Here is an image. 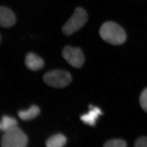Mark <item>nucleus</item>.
Segmentation results:
<instances>
[{
  "label": "nucleus",
  "instance_id": "obj_16",
  "mask_svg": "<svg viewBox=\"0 0 147 147\" xmlns=\"http://www.w3.org/2000/svg\"><path fill=\"white\" fill-rule=\"evenodd\" d=\"M1 35H0V42H1Z\"/></svg>",
  "mask_w": 147,
  "mask_h": 147
},
{
  "label": "nucleus",
  "instance_id": "obj_9",
  "mask_svg": "<svg viewBox=\"0 0 147 147\" xmlns=\"http://www.w3.org/2000/svg\"><path fill=\"white\" fill-rule=\"evenodd\" d=\"M40 110L36 105H32L28 110L20 111L18 113L20 118L24 121L33 119L40 114Z\"/></svg>",
  "mask_w": 147,
  "mask_h": 147
},
{
  "label": "nucleus",
  "instance_id": "obj_2",
  "mask_svg": "<svg viewBox=\"0 0 147 147\" xmlns=\"http://www.w3.org/2000/svg\"><path fill=\"white\" fill-rule=\"evenodd\" d=\"M28 143V138L17 126L4 132L1 145L3 147H25Z\"/></svg>",
  "mask_w": 147,
  "mask_h": 147
},
{
  "label": "nucleus",
  "instance_id": "obj_8",
  "mask_svg": "<svg viewBox=\"0 0 147 147\" xmlns=\"http://www.w3.org/2000/svg\"><path fill=\"white\" fill-rule=\"evenodd\" d=\"M25 64L29 69L32 71H37L42 69L44 62L42 58L33 53H29L25 57Z\"/></svg>",
  "mask_w": 147,
  "mask_h": 147
},
{
  "label": "nucleus",
  "instance_id": "obj_4",
  "mask_svg": "<svg viewBox=\"0 0 147 147\" xmlns=\"http://www.w3.org/2000/svg\"><path fill=\"white\" fill-rule=\"evenodd\" d=\"M44 82L50 87L56 88L65 87L69 84L72 80L70 74L63 70H54L44 75Z\"/></svg>",
  "mask_w": 147,
  "mask_h": 147
},
{
  "label": "nucleus",
  "instance_id": "obj_13",
  "mask_svg": "<svg viewBox=\"0 0 147 147\" xmlns=\"http://www.w3.org/2000/svg\"><path fill=\"white\" fill-rule=\"evenodd\" d=\"M140 103L143 111L147 113V88L143 90L140 94Z\"/></svg>",
  "mask_w": 147,
  "mask_h": 147
},
{
  "label": "nucleus",
  "instance_id": "obj_10",
  "mask_svg": "<svg viewBox=\"0 0 147 147\" xmlns=\"http://www.w3.org/2000/svg\"><path fill=\"white\" fill-rule=\"evenodd\" d=\"M67 143L65 136L61 134H57L50 137L46 142L47 147H62Z\"/></svg>",
  "mask_w": 147,
  "mask_h": 147
},
{
  "label": "nucleus",
  "instance_id": "obj_12",
  "mask_svg": "<svg viewBox=\"0 0 147 147\" xmlns=\"http://www.w3.org/2000/svg\"><path fill=\"white\" fill-rule=\"evenodd\" d=\"M127 146L126 142L121 139H113L108 140L104 145L105 147H126Z\"/></svg>",
  "mask_w": 147,
  "mask_h": 147
},
{
  "label": "nucleus",
  "instance_id": "obj_11",
  "mask_svg": "<svg viewBox=\"0 0 147 147\" xmlns=\"http://www.w3.org/2000/svg\"><path fill=\"white\" fill-rule=\"evenodd\" d=\"M18 122L14 118L7 116H3L1 122V129L5 132L17 126Z\"/></svg>",
  "mask_w": 147,
  "mask_h": 147
},
{
  "label": "nucleus",
  "instance_id": "obj_14",
  "mask_svg": "<svg viewBox=\"0 0 147 147\" xmlns=\"http://www.w3.org/2000/svg\"><path fill=\"white\" fill-rule=\"evenodd\" d=\"M134 146L136 147H147V137H142L136 140Z\"/></svg>",
  "mask_w": 147,
  "mask_h": 147
},
{
  "label": "nucleus",
  "instance_id": "obj_5",
  "mask_svg": "<svg viewBox=\"0 0 147 147\" xmlns=\"http://www.w3.org/2000/svg\"><path fill=\"white\" fill-rule=\"evenodd\" d=\"M62 56L70 65L75 68H81L85 62L83 53L79 48L65 46L63 51Z\"/></svg>",
  "mask_w": 147,
  "mask_h": 147
},
{
  "label": "nucleus",
  "instance_id": "obj_1",
  "mask_svg": "<svg viewBox=\"0 0 147 147\" xmlns=\"http://www.w3.org/2000/svg\"><path fill=\"white\" fill-rule=\"evenodd\" d=\"M99 34L104 41L114 45H122L126 40V33L124 30L113 22L104 23L100 28Z\"/></svg>",
  "mask_w": 147,
  "mask_h": 147
},
{
  "label": "nucleus",
  "instance_id": "obj_3",
  "mask_svg": "<svg viewBox=\"0 0 147 147\" xmlns=\"http://www.w3.org/2000/svg\"><path fill=\"white\" fill-rule=\"evenodd\" d=\"M88 20L87 13L84 9L78 7L75 10L73 15L63 27L64 34L69 36L80 29Z\"/></svg>",
  "mask_w": 147,
  "mask_h": 147
},
{
  "label": "nucleus",
  "instance_id": "obj_6",
  "mask_svg": "<svg viewBox=\"0 0 147 147\" xmlns=\"http://www.w3.org/2000/svg\"><path fill=\"white\" fill-rule=\"evenodd\" d=\"M16 22V17L11 10L7 7L0 6V26L10 27Z\"/></svg>",
  "mask_w": 147,
  "mask_h": 147
},
{
  "label": "nucleus",
  "instance_id": "obj_7",
  "mask_svg": "<svg viewBox=\"0 0 147 147\" xmlns=\"http://www.w3.org/2000/svg\"><path fill=\"white\" fill-rule=\"evenodd\" d=\"M89 107L90 111L88 113L83 114L80 117L81 120L86 124L94 126L96 124V121L99 116L102 115V113L98 107H93L91 105Z\"/></svg>",
  "mask_w": 147,
  "mask_h": 147
},
{
  "label": "nucleus",
  "instance_id": "obj_15",
  "mask_svg": "<svg viewBox=\"0 0 147 147\" xmlns=\"http://www.w3.org/2000/svg\"><path fill=\"white\" fill-rule=\"evenodd\" d=\"M1 122H0V131H1Z\"/></svg>",
  "mask_w": 147,
  "mask_h": 147
}]
</instances>
